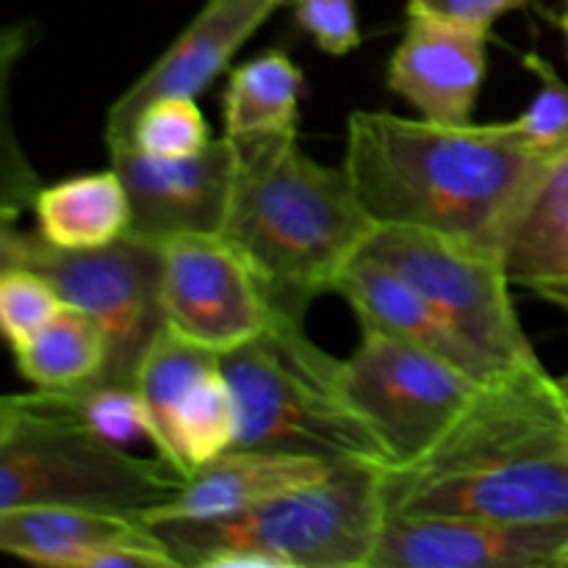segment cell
<instances>
[{
  "label": "cell",
  "mask_w": 568,
  "mask_h": 568,
  "mask_svg": "<svg viewBox=\"0 0 568 568\" xmlns=\"http://www.w3.org/2000/svg\"><path fill=\"white\" fill-rule=\"evenodd\" d=\"M236 438L239 403L220 364L200 377L178 405L170 427L166 464L189 477L194 469L236 447Z\"/></svg>",
  "instance_id": "7402d4cb"
},
{
  "label": "cell",
  "mask_w": 568,
  "mask_h": 568,
  "mask_svg": "<svg viewBox=\"0 0 568 568\" xmlns=\"http://www.w3.org/2000/svg\"><path fill=\"white\" fill-rule=\"evenodd\" d=\"M0 264L31 266L67 305L92 316L105 336V366L94 381L136 386L144 353L166 327L161 308V247L125 233L98 250H61L33 231L3 225Z\"/></svg>",
  "instance_id": "52a82bcc"
},
{
  "label": "cell",
  "mask_w": 568,
  "mask_h": 568,
  "mask_svg": "<svg viewBox=\"0 0 568 568\" xmlns=\"http://www.w3.org/2000/svg\"><path fill=\"white\" fill-rule=\"evenodd\" d=\"M364 253L414 283L499 377L544 366L510 297L503 255L403 225H377Z\"/></svg>",
  "instance_id": "ba28073f"
},
{
  "label": "cell",
  "mask_w": 568,
  "mask_h": 568,
  "mask_svg": "<svg viewBox=\"0 0 568 568\" xmlns=\"http://www.w3.org/2000/svg\"><path fill=\"white\" fill-rule=\"evenodd\" d=\"M566 555L568 525L386 516L369 568H555Z\"/></svg>",
  "instance_id": "7c38bea8"
},
{
  "label": "cell",
  "mask_w": 568,
  "mask_h": 568,
  "mask_svg": "<svg viewBox=\"0 0 568 568\" xmlns=\"http://www.w3.org/2000/svg\"><path fill=\"white\" fill-rule=\"evenodd\" d=\"M527 3H532V0H408V14L438 17V20L491 31L499 17L510 14Z\"/></svg>",
  "instance_id": "f1b7e54d"
},
{
  "label": "cell",
  "mask_w": 568,
  "mask_h": 568,
  "mask_svg": "<svg viewBox=\"0 0 568 568\" xmlns=\"http://www.w3.org/2000/svg\"><path fill=\"white\" fill-rule=\"evenodd\" d=\"M220 353L178 336L170 327H164L144 353L142 366L136 372V388L148 408L150 425H153V449L164 460L178 405L200 377L220 366Z\"/></svg>",
  "instance_id": "603a6c76"
},
{
  "label": "cell",
  "mask_w": 568,
  "mask_h": 568,
  "mask_svg": "<svg viewBox=\"0 0 568 568\" xmlns=\"http://www.w3.org/2000/svg\"><path fill=\"white\" fill-rule=\"evenodd\" d=\"M209 120L194 98H161L139 111L131 136L122 144H133L155 159H183L209 148Z\"/></svg>",
  "instance_id": "d4e9b609"
},
{
  "label": "cell",
  "mask_w": 568,
  "mask_h": 568,
  "mask_svg": "<svg viewBox=\"0 0 568 568\" xmlns=\"http://www.w3.org/2000/svg\"><path fill=\"white\" fill-rule=\"evenodd\" d=\"M0 549L50 568H181L136 516L64 505L0 510Z\"/></svg>",
  "instance_id": "5bb4252c"
},
{
  "label": "cell",
  "mask_w": 568,
  "mask_h": 568,
  "mask_svg": "<svg viewBox=\"0 0 568 568\" xmlns=\"http://www.w3.org/2000/svg\"><path fill=\"white\" fill-rule=\"evenodd\" d=\"M161 308L170 331L225 355L275 320L261 283L222 236L161 244Z\"/></svg>",
  "instance_id": "30bf717a"
},
{
  "label": "cell",
  "mask_w": 568,
  "mask_h": 568,
  "mask_svg": "<svg viewBox=\"0 0 568 568\" xmlns=\"http://www.w3.org/2000/svg\"><path fill=\"white\" fill-rule=\"evenodd\" d=\"M14 353L17 372L33 388H67L100 377L105 366V336L81 308H64Z\"/></svg>",
  "instance_id": "44dd1931"
},
{
  "label": "cell",
  "mask_w": 568,
  "mask_h": 568,
  "mask_svg": "<svg viewBox=\"0 0 568 568\" xmlns=\"http://www.w3.org/2000/svg\"><path fill=\"white\" fill-rule=\"evenodd\" d=\"M131 200L128 233L161 244L178 236H220L239 175V148L231 136L183 159H155L133 144H109Z\"/></svg>",
  "instance_id": "8fae6325"
},
{
  "label": "cell",
  "mask_w": 568,
  "mask_h": 568,
  "mask_svg": "<svg viewBox=\"0 0 568 568\" xmlns=\"http://www.w3.org/2000/svg\"><path fill=\"white\" fill-rule=\"evenodd\" d=\"M186 475L89 430L42 392L0 403V510L26 505L139 516L178 497Z\"/></svg>",
  "instance_id": "8992f818"
},
{
  "label": "cell",
  "mask_w": 568,
  "mask_h": 568,
  "mask_svg": "<svg viewBox=\"0 0 568 568\" xmlns=\"http://www.w3.org/2000/svg\"><path fill=\"white\" fill-rule=\"evenodd\" d=\"M564 566H568V555H566V560H564Z\"/></svg>",
  "instance_id": "1f68e13d"
},
{
  "label": "cell",
  "mask_w": 568,
  "mask_h": 568,
  "mask_svg": "<svg viewBox=\"0 0 568 568\" xmlns=\"http://www.w3.org/2000/svg\"><path fill=\"white\" fill-rule=\"evenodd\" d=\"M483 383L442 355L383 333L361 331L342 361V392L388 453V466H408L430 453L458 422Z\"/></svg>",
  "instance_id": "9c48e42d"
},
{
  "label": "cell",
  "mask_w": 568,
  "mask_h": 568,
  "mask_svg": "<svg viewBox=\"0 0 568 568\" xmlns=\"http://www.w3.org/2000/svg\"><path fill=\"white\" fill-rule=\"evenodd\" d=\"M303 89V70L288 59V53L272 48L253 55L227 78L222 98L225 136L242 142L272 133H297Z\"/></svg>",
  "instance_id": "ffe728a7"
},
{
  "label": "cell",
  "mask_w": 568,
  "mask_h": 568,
  "mask_svg": "<svg viewBox=\"0 0 568 568\" xmlns=\"http://www.w3.org/2000/svg\"><path fill=\"white\" fill-rule=\"evenodd\" d=\"M236 148V189L220 236L253 270L272 311L305 322L316 297L336 294L377 225L347 170L305 155L297 133L242 139Z\"/></svg>",
  "instance_id": "3957f363"
},
{
  "label": "cell",
  "mask_w": 568,
  "mask_h": 568,
  "mask_svg": "<svg viewBox=\"0 0 568 568\" xmlns=\"http://www.w3.org/2000/svg\"><path fill=\"white\" fill-rule=\"evenodd\" d=\"M336 294L347 300L353 314L358 316L361 331L383 333V336L442 355L444 361L480 383H491L499 377L491 364L438 314L436 305L414 283L405 281L397 270L383 264L375 255H355L353 264L338 277Z\"/></svg>",
  "instance_id": "2e32d148"
},
{
  "label": "cell",
  "mask_w": 568,
  "mask_h": 568,
  "mask_svg": "<svg viewBox=\"0 0 568 568\" xmlns=\"http://www.w3.org/2000/svg\"><path fill=\"white\" fill-rule=\"evenodd\" d=\"M488 33L486 28L408 14L388 61L386 87L408 100L422 120L466 125L486 81Z\"/></svg>",
  "instance_id": "9a60e30c"
},
{
  "label": "cell",
  "mask_w": 568,
  "mask_h": 568,
  "mask_svg": "<svg viewBox=\"0 0 568 568\" xmlns=\"http://www.w3.org/2000/svg\"><path fill=\"white\" fill-rule=\"evenodd\" d=\"M61 308L64 300L48 277L31 266L0 264V325L11 349L37 336Z\"/></svg>",
  "instance_id": "4316f807"
},
{
  "label": "cell",
  "mask_w": 568,
  "mask_h": 568,
  "mask_svg": "<svg viewBox=\"0 0 568 568\" xmlns=\"http://www.w3.org/2000/svg\"><path fill=\"white\" fill-rule=\"evenodd\" d=\"M44 397L81 425L109 442L128 447L133 442H148L153 447V425L136 386L125 383L87 381L67 388H39Z\"/></svg>",
  "instance_id": "cb8c5ba5"
},
{
  "label": "cell",
  "mask_w": 568,
  "mask_h": 568,
  "mask_svg": "<svg viewBox=\"0 0 568 568\" xmlns=\"http://www.w3.org/2000/svg\"><path fill=\"white\" fill-rule=\"evenodd\" d=\"M31 209L39 236L61 250L105 247L131 227V200L114 166L42 186Z\"/></svg>",
  "instance_id": "d6986e66"
},
{
  "label": "cell",
  "mask_w": 568,
  "mask_h": 568,
  "mask_svg": "<svg viewBox=\"0 0 568 568\" xmlns=\"http://www.w3.org/2000/svg\"><path fill=\"white\" fill-rule=\"evenodd\" d=\"M552 22L560 28V33H564L566 50H568V0L564 3V9L558 11V14H552Z\"/></svg>",
  "instance_id": "f546056e"
},
{
  "label": "cell",
  "mask_w": 568,
  "mask_h": 568,
  "mask_svg": "<svg viewBox=\"0 0 568 568\" xmlns=\"http://www.w3.org/2000/svg\"><path fill=\"white\" fill-rule=\"evenodd\" d=\"M558 383H560V388H564V394H566V397H568V375L558 377Z\"/></svg>",
  "instance_id": "4dcf8cb0"
},
{
  "label": "cell",
  "mask_w": 568,
  "mask_h": 568,
  "mask_svg": "<svg viewBox=\"0 0 568 568\" xmlns=\"http://www.w3.org/2000/svg\"><path fill=\"white\" fill-rule=\"evenodd\" d=\"M386 516L568 525V397L547 366L483 383L442 442L383 466Z\"/></svg>",
  "instance_id": "7a4b0ae2"
},
{
  "label": "cell",
  "mask_w": 568,
  "mask_h": 568,
  "mask_svg": "<svg viewBox=\"0 0 568 568\" xmlns=\"http://www.w3.org/2000/svg\"><path fill=\"white\" fill-rule=\"evenodd\" d=\"M377 464H338L322 480L222 519L144 521L181 568H369L386 521Z\"/></svg>",
  "instance_id": "277c9868"
},
{
  "label": "cell",
  "mask_w": 568,
  "mask_h": 568,
  "mask_svg": "<svg viewBox=\"0 0 568 568\" xmlns=\"http://www.w3.org/2000/svg\"><path fill=\"white\" fill-rule=\"evenodd\" d=\"M549 164L516 120L442 125L386 111L347 120L344 170L375 225L422 227L503 258Z\"/></svg>",
  "instance_id": "6da1fadb"
},
{
  "label": "cell",
  "mask_w": 568,
  "mask_h": 568,
  "mask_svg": "<svg viewBox=\"0 0 568 568\" xmlns=\"http://www.w3.org/2000/svg\"><path fill=\"white\" fill-rule=\"evenodd\" d=\"M297 26L331 55H347L364 42L358 0H286Z\"/></svg>",
  "instance_id": "83f0119b"
},
{
  "label": "cell",
  "mask_w": 568,
  "mask_h": 568,
  "mask_svg": "<svg viewBox=\"0 0 568 568\" xmlns=\"http://www.w3.org/2000/svg\"><path fill=\"white\" fill-rule=\"evenodd\" d=\"M514 286L568 316V153L544 172L505 253Z\"/></svg>",
  "instance_id": "ac0fdd59"
},
{
  "label": "cell",
  "mask_w": 568,
  "mask_h": 568,
  "mask_svg": "<svg viewBox=\"0 0 568 568\" xmlns=\"http://www.w3.org/2000/svg\"><path fill=\"white\" fill-rule=\"evenodd\" d=\"M281 6L286 0H205L170 48L111 103L105 144L128 142L136 114L155 100H197Z\"/></svg>",
  "instance_id": "4fadbf2b"
},
{
  "label": "cell",
  "mask_w": 568,
  "mask_h": 568,
  "mask_svg": "<svg viewBox=\"0 0 568 568\" xmlns=\"http://www.w3.org/2000/svg\"><path fill=\"white\" fill-rule=\"evenodd\" d=\"M239 403L242 449L303 455L325 464L388 466V453L342 392V361L320 347L305 322L283 320L222 355Z\"/></svg>",
  "instance_id": "5b68a950"
},
{
  "label": "cell",
  "mask_w": 568,
  "mask_h": 568,
  "mask_svg": "<svg viewBox=\"0 0 568 568\" xmlns=\"http://www.w3.org/2000/svg\"><path fill=\"white\" fill-rule=\"evenodd\" d=\"M521 64L536 75L538 92L516 116L521 136L547 161L568 153V83L541 53H525Z\"/></svg>",
  "instance_id": "484cf974"
},
{
  "label": "cell",
  "mask_w": 568,
  "mask_h": 568,
  "mask_svg": "<svg viewBox=\"0 0 568 568\" xmlns=\"http://www.w3.org/2000/svg\"><path fill=\"white\" fill-rule=\"evenodd\" d=\"M338 466V464H336ZM333 471V464L303 455L233 447L186 477L175 499L142 510V521L222 519L275 499L294 488L311 486Z\"/></svg>",
  "instance_id": "e0dca14e"
}]
</instances>
